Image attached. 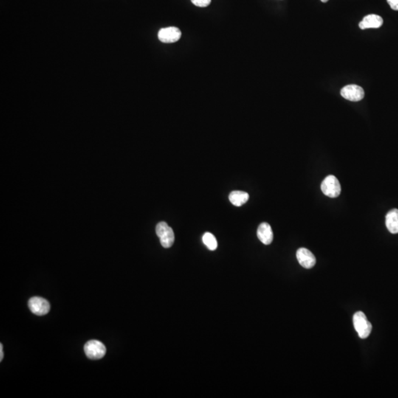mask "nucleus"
<instances>
[{
  "label": "nucleus",
  "mask_w": 398,
  "mask_h": 398,
  "mask_svg": "<svg viewBox=\"0 0 398 398\" xmlns=\"http://www.w3.org/2000/svg\"><path fill=\"white\" fill-rule=\"evenodd\" d=\"M387 2L393 10H398V0H387Z\"/></svg>",
  "instance_id": "15"
},
{
  "label": "nucleus",
  "mask_w": 398,
  "mask_h": 398,
  "mask_svg": "<svg viewBox=\"0 0 398 398\" xmlns=\"http://www.w3.org/2000/svg\"><path fill=\"white\" fill-rule=\"evenodd\" d=\"M322 193L328 197L337 198L342 191V187L336 176L329 175L327 176L321 184Z\"/></svg>",
  "instance_id": "3"
},
{
  "label": "nucleus",
  "mask_w": 398,
  "mask_h": 398,
  "mask_svg": "<svg viewBox=\"0 0 398 398\" xmlns=\"http://www.w3.org/2000/svg\"><path fill=\"white\" fill-rule=\"evenodd\" d=\"M341 94L346 100L358 102L362 100L365 97V91L363 88L358 85H347L341 90Z\"/></svg>",
  "instance_id": "6"
},
{
  "label": "nucleus",
  "mask_w": 398,
  "mask_h": 398,
  "mask_svg": "<svg viewBox=\"0 0 398 398\" xmlns=\"http://www.w3.org/2000/svg\"><path fill=\"white\" fill-rule=\"evenodd\" d=\"M182 36V32L176 27H165L161 29L158 32L159 41L165 44L175 43L179 41Z\"/></svg>",
  "instance_id": "7"
},
{
  "label": "nucleus",
  "mask_w": 398,
  "mask_h": 398,
  "mask_svg": "<svg viewBox=\"0 0 398 398\" xmlns=\"http://www.w3.org/2000/svg\"><path fill=\"white\" fill-rule=\"evenodd\" d=\"M230 202L236 207H241L243 204H246L249 199V194L246 192L232 191L229 196Z\"/></svg>",
  "instance_id": "12"
},
{
  "label": "nucleus",
  "mask_w": 398,
  "mask_h": 398,
  "mask_svg": "<svg viewBox=\"0 0 398 398\" xmlns=\"http://www.w3.org/2000/svg\"><path fill=\"white\" fill-rule=\"evenodd\" d=\"M3 347L2 345H0V362H1L3 359V357H4V354H3L2 352Z\"/></svg>",
  "instance_id": "16"
},
{
  "label": "nucleus",
  "mask_w": 398,
  "mask_h": 398,
  "mask_svg": "<svg viewBox=\"0 0 398 398\" xmlns=\"http://www.w3.org/2000/svg\"><path fill=\"white\" fill-rule=\"evenodd\" d=\"M84 352L89 359L98 360L104 357L106 353V348L102 342L92 340L84 345Z\"/></svg>",
  "instance_id": "4"
},
{
  "label": "nucleus",
  "mask_w": 398,
  "mask_h": 398,
  "mask_svg": "<svg viewBox=\"0 0 398 398\" xmlns=\"http://www.w3.org/2000/svg\"><path fill=\"white\" fill-rule=\"evenodd\" d=\"M258 238L265 245H269L273 241L274 235L272 227L268 223H262L257 232Z\"/></svg>",
  "instance_id": "10"
},
{
  "label": "nucleus",
  "mask_w": 398,
  "mask_h": 398,
  "mask_svg": "<svg viewBox=\"0 0 398 398\" xmlns=\"http://www.w3.org/2000/svg\"><path fill=\"white\" fill-rule=\"evenodd\" d=\"M156 232L160 240L161 245L165 249L171 247L175 241L173 229L165 222H160L156 225Z\"/></svg>",
  "instance_id": "2"
},
{
  "label": "nucleus",
  "mask_w": 398,
  "mask_h": 398,
  "mask_svg": "<svg viewBox=\"0 0 398 398\" xmlns=\"http://www.w3.org/2000/svg\"><path fill=\"white\" fill-rule=\"evenodd\" d=\"M384 24V20L382 16L376 14H370L365 16L359 23V27L362 30L370 28H379Z\"/></svg>",
  "instance_id": "9"
},
{
  "label": "nucleus",
  "mask_w": 398,
  "mask_h": 398,
  "mask_svg": "<svg viewBox=\"0 0 398 398\" xmlns=\"http://www.w3.org/2000/svg\"><path fill=\"white\" fill-rule=\"evenodd\" d=\"M297 258L299 263L307 269H312L317 262L314 254L306 248H300L297 250Z\"/></svg>",
  "instance_id": "8"
},
{
  "label": "nucleus",
  "mask_w": 398,
  "mask_h": 398,
  "mask_svg": "<svg viewBox=\"0 0 398 398\" xmlns=\"http://www.w3.org/2000/svg\"><path fill=\"white\" fill-rule=\"evenodd\" d=\"M203 243L205 244L206 246L210 250L214 251L218 247V242H217L216 238L213 234L210 232H206L203 235Z\"/></svg>",
  "instance_id": "13"
},
{
  "label": "nucleus",
  "mask_w": 398,
  "mask_h": 398,
  "mask_svg": "<svg viewBox=\"0 0 398 398\" xmlns=\"http://www.w3.org/2000/svg\"><path fill=\"white\" fill-rule=\"evenodd\" d=\"M212 0H191L193 4L200 7H205L210 5Z\"/></svg>",
  "instance_id": "14"
},
{
  "label": "nucleus",
  "mask_w": 398,
  "mask_h": 398,
  "mask_svg": "<svg viewBox=\"0 0 398 398\" xmlns=\"http://www.w3.org/2000/svg\"><path fill=\"white\" fill-rule=\"evenodd\" d=\"M28 306L31 312L37 316L46 315L50 310V305L47 300L38 297L31 298L28 302Z\"/></svg>",
  "instance_id": "5"
},
{
  "label": "nucleus",
  "mask_w": 398,
  "mask_h": 398,
  "mask_svg": "<svg viewBox=\"0 0 398 398\" xmlns=\"http://www.w3.org/2000/svg\"><path fill=\"white\" fill-rule=\"evenodd\" d=\"M321 1H322V2L325 3L327 2V1H329V0H321Z\"/></svg>",
  "instance_id": "17"
},
{
  "label": "nucleus",
  "mask_w": 398,
  "mask_h": 398,
  "mask_svg": "<svg viewBox=\"0 0 398 398\" xmlns=\"http://www.w3.org/2000/svg\"><path fill=\"white\" fill-rule=\"evenodd\" d=\"M353 325L361 339H367L371 334L373 329L372 324L368 321L367 316L362 311H358L353 316Z\"/></svg>",
  "instance_id": "1"
},
{
  "label": "nucleus",
  "mask_w": 398,
  "mask_h": 398,
  "mask_svg": "<svg viewBox=\"0 0 398 398\" xmlns=\"http://www.w3.org/2000/svg\"><path fill=\"white\" fill-rule=\"evenodd\" d=\"M386 226L392 234L398 233V210H390L386 216Z\"/></svg>",
  "instance_id": "11"
}]
</instances>
